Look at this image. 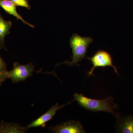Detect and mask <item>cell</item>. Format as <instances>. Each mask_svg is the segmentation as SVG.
I'll list each match as a JSON object with an SVG mask.
<instances>
[{
	"mask_svg": "<svg viewBox=\"0 0 133 133\" xmlns=\"http://www.w3.org/2000/svg\"><path fill=\"white\" fill-rule=\"evenodd\" d=\"M87 58L90 60L93 65L92 67L90 70L87 72V75L89 77L94 75L93 72L95 68L106 66L112 67L114 69L115 72L119 75L117 68L113 64L111 56L107 51L103 50H99L95 52L91 57H87Z\"/></svg>",
	"mask_w": 133,
	"mask_h": 133,
	"instance_id": "3",
	"label": "cell"
},
{
	"mask_svg": "<svg viewBox=\"0 0 133 133\" xmlns=\"http://www.w3.org/2000/svg\"><path fill=\"white\" fill-rule=\"evenodd\" d=\"M12 25V22L6 21L0 14V49H6L4 44L5 38L9 34Z\"/></svg>",
	"mask_w": 133,
	"mask_h": 133,
	"instance_id": "9",
	"label": "cell"
},
{
	"mask_svg": "<svg viewBox=\"0 0 133 133\" xmlns=\"http://www.w3.org/2000/svg\"><path fill=\"white\" fill-rule=\"evenodd\" d=\"M16 5L10 0H0V6L9 14L19 19L24 24L28 25L31 28L35 26L24 20L20 14L17 11Z\"/></svg>",
	"mask_w": 133,
	"mask_h": 133,
	"instance_id": "8",
	"label": "cell"
},
{
	"mask_svg": "<svg viewBox=\"0 0 133 133\" xmlns=\"http://www.w3.org/2000/svg\"><path fill=\"white\" fill-rule=\"evenodd\" d=\"M70 104V102H68L64 104L60 105L57 102L54 106L51 108L45 114H43L36 119L35 120L26 127H24V129L26 131L27 129L32 128L38 127H45L46 122L53 118V117L56 114V113L58 110L62 109L66 105Z\"/></svg>",
	"mask_w": 133,
	"mask_h": 133,
	"instance_id": "6",
	"label": "cell"
},
{
	"mask_svg": "<svg viewBox=\"0 0 133 133\" xmlns=\"http://www.w3.org/2000/svg\"><path fill=\"white\" fill-rule=\"evenodd\" d=\"M17 6L26 8L29 10L31 8V6L29 4L28 0H10Z\"/></svg>",
	"mask_w": 133,
	"mask_h": 133,
	"instance_id": "12",
	"label": "cell"
},
{
	"mask_svg": "<svg viewBox=\"0 0 133 133\" xmlns=\"http://www.w3.org/2000/svg\"><path fill=\"white\" fill-rule=\"evenodd\" d=\"M6 64L0 55V85L8 78Z\"/></svg>",
	"mask_w": 133,
	"mask_h": 133,
	"instance_id": "11",
	"label": "cell"
},
{
	"mask_svg": "<svg viewBox=\"0 0 133 133\" xmlns=\"http://www.w3.org/2000/svg\"><path fill=\"white\" fill-rule=\"evenodd\" d=\"M34 71V66L32 63L26 65H21L18 63H15L14 68L10 71H8V78L11 79L13 83H18L25 81L32 76Z\"/></svg>",
	"mask_w": 133,
	"mask_h": 133,
	"instance_id": "4",
	"label": "cell"
},
{
	"mask_svg": "<svg viewBox=\"0 0 133 133\" xmlns=\"http://www.w3.org/2000/svg\"><path fill=\"white\" fill-rule=\"evenodd\" d=\"M24 127L16 123H6L2 121L0 124V133H25Z\"/></svg>",
	"mask_w": 133,
	"mask_h": 133,
	"instance_id": "10",
	"label": "cell"
},
{
	"mask_svg": "<svg viewBox=\"0 0 133 133\" xmlns=\"http://www.w3.org/2000/svg\"><path fill=\"white\" fill-rule=\"evenodd\" d=\"M49 130L55 133H85L86 132L81 122L71 120L50 127Z\"/></svg>",
	"mask_w": 133,
	"mask_h": 133,
	"instance_id": "5",
	"label": "cell"
},
{
	"mask_svg": "<svg viewBox=\"0 0 133 133\" xmlns=\"http://www.w3.org/2000/svg\"><path fill=\"white\" fill-rule=\"evenodd\" d=\"M72 101H76L81 107L91 111H103L110 113L116 118L121 114L115 110L119 109L118 105L114 101L111 96L104 99H96L85 97L81 94L76 93Z\"/></svg>",
	"mask_w": 133,
	"mask_h": 133,
	"instance_id": "1",
	"label": "cell"
},
{
	"mask_svg": "<svg viewBox=\"0 0 133 133\" xmlns=\"http://www.w3.org/2000/svg\"><path fill=\"white\" fill-rule=\"evenodd\" d=\"M92 42V38L90 37H83L77 33L73 34L70 41L73 55L72 60L71 62L66 61L63 64H65L70 66L79 65L78 62H81L83 58H86L87 49Z\"/></svg>",
	"mask_w": 133,
	"mask_h": 133,
	"instance_id": "2",
	"label": "cell"
},
{
	"mask_svg": "<svg viewBox=\"0 0 133 133\" xmlns=\"http://www.w3.org/2000/svg\"><path fill=\"white\" fill-rule=\"evenodd\" d=\"M116 132L119 133H133V114L122 116L115 118Z\"/></svg>",
	"mask_w": 133,
	"mask_h": 133,
	"instance_id": "7",
	"label": "cell"
}]
</instances>
